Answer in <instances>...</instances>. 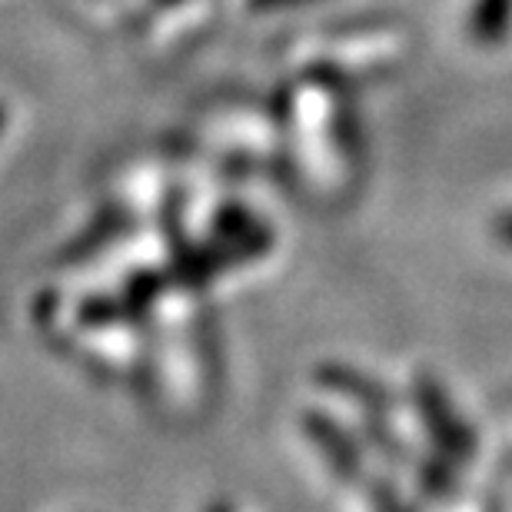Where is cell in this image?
<instances>
[{
	"label": "cell",
	"mask_w": 512,
	"mask_h": 512,
	"mask_svg": "<svg viewBox=\"0 0 512 512\" xmlns=\"http://www.w3.org/2000/svg\"><path fill=\"white\" fill-rule=\"evenodd\" d=\"M416 406L423 423L429 426V433L439 443V449L456 459H469L476 449L473 429L466 426V419L449 406V399L443 389L436 386V380H419L416 383Z\"/></svg>",
	"instance_id": "obj_1"
},
{
	"label": "cell",
	"mask_w": 512,
	"mask_h": 512,
	"mask_svg": "<svg viewBox=\"0 0 512 512\" xmlns=\"http://www.w3.org/2000/svg\"><path fill=\"white\" fill-rule=\"evenodd\" d=\"M303 426H306V436H310V443L320 449V453L330 459V466L336 469L340 476H360V449L353 446V439L343 433L340 426L333 423L330 416H323V413H310L303 419Z\"/></svg>",
	"instance_id": "obj_2"
},
{
	"label": "cell",
	"mask_w": 512,
	"mask_h": 512,
	"mask_svg": "<svg viewBox=\"0 0 512 512\" xmlns=\"http://www.w3.org/2000/svg\"><path fill=\"white\" fill-rule=\"evenodd\" d=\"M512 30V0H476L469 14V37L479 47H499Z\"/></svg>",
	"instance_id": "obj_3"
},
{
	"label": "cell",
	"mask_w": 512,
	"mask_h": 512,
	"mask_svg": "<svg viewBox=\"0 0 512 512\" xmlns=\"http://www.w3.org/2000/svg\"><path fill=\"white\" fill-rule=\"evenodd\" d=\"M496 237L506 243V247H512V210L509 213H499L496 220Z\"/></svg>",
	"instance_id": "obj_4"
},
{
	"label": "cell",
	"mask_w": 512,
	"mask_h": 512,
	"mask_svg": "<svg viewBox=\"0 0 512 512\" xmlns=\"http://www.w3.org/2000/svg\"><path fill=\"white\" fill-rule=\"evenodd\" d=\"M256 4H263V7H283V4H293V0H256Z\"/></svg>",
	"instance_id": "obj_5"
},
{
	"label": "cell",
	"mask_w": 512,
	"mask_h": 512,
	"mask_svg": "<svg viewBox=\"0 0 512 512\" xmlns=\"http://www.w3.org/2000/svg\"><path fill=\"white\" fill-rule=\"evenodd\" d=\"M4 127H7V107L0 104V133H4Z\"/></svg>",
	"instance_id": "obj_6"
}]
</instances>
